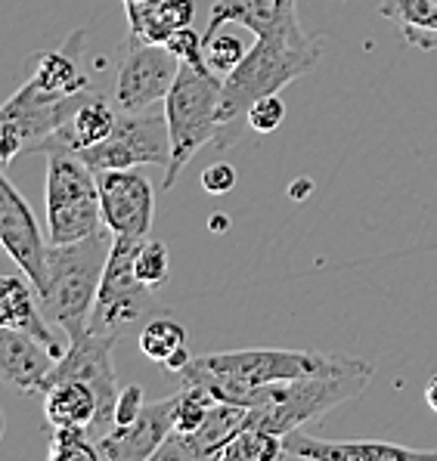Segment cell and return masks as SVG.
Wrapping results in <instances>:
<instances>
[{
    "label": "cell",
    "mask_w": 437,
    "mask_h": 461,
    "mask_svg": "<svg viewBox=\"0 0 437 461\" xmlns=\"http://www.w3.org/2000/svg\"><path fill=\"white\" fill-rule=\"evenodd\" d=\"M50 458L53 461H100V452H96V443L90 439L84 424H62V428H53Z\"/></svg>",
    "instance_id": "cell-27"
},
{
    "label": "cell",
    "mask_w": 437,
    "mask_h": 461,
    "mask_svg": "<svg viewBox=\"0 0 437 461\" xmlns=\"http://www.w3.org/2000/svg\"><path fill=\"white\" fill-rule=\"evenodd\" d=\"M96 412H100V400L94 387L84 381H59L44 390V418L50 428H62V424L90 428L96 421Z\"/></svg>",
    "instance_id": "cell-21"
},
{
    "label": "cell",
    "mask_w": 437,
    "mask_h": 461,
    "mask_svg": "<svg viewBox=\"0 0 437 461\" xmlns=\"http://www.w3.org/2000/svg\"><path fill=\"white\" fill-rule=\"evenodd\" d=\"M354 357L316 350H273V347H251V350H230L196 357L180 372L183 384L205 387L214 400L249 406L251 393L264 384L305 378V375L335 372L354 366Z\"/></svg>",
    "instance_id": "cell-2"
},
{
    "label": "cell",
    "mask_w": 437,
    "mask_h": 461,
    "mask_svg": "<svg viewBox=\"0 0 437 461\" xmlns=\"http://www.w3.org/2000/svg\"><path fill=\"white\" fill-rule=\"evenodd\" d=\"M180 347H187V329L171 316H155L152 322L143 325L140 331V353L152 363H165L171 353H178Z\"/></svg>",
    "instance_id": "cell-25"
},
{
    "label": "cell",
    "mask_w": 437,
    "mask_h": 461,
    "mask_svg": "<svg viewBox=\"0 0 437 461\" xmlns=\"http://www.w3.org/2000/svg\"><path fill=\"white\" fill-rule=\"evenodd\" d=\"M133 273L143 285L150 288H161L168 282V273H171V260H168V248L159 239H143L137 251V260H133Z\"/></svg>",
    "instance_id": "cell-28"
},
{
    "label": "cell",
    "mask_w": 437,
    "mask_h": 461,
    "mask_svg": "<svg viewBox=\"0 0 437 461\" xmlns=\"http://www.w3.org/2000/svg\"><path fill=\"white\" fill-rule=\"evenodd\" d=\"M310 189H314V183H310V180H295L292 189H288V195H292V198H305Z\"/></svg>",
    "instance_id": "cell-37"
},
{
    "label": "cell",
    "mask_w": 437,
    "mask_h": 461,
    "mask_svg": "<svg viewBox=\"0 0 437 461\" xmlns=\"http://www.w3.org/2000/svg\"><path fill=\"white\" fill-rule=\"evenodd\" d=\"M112 242L115 236L103 230L84 242L47 248V288L44 294H38V303L47 322L68 340L81 338L90 329V313H94Z\"/></svg>",
    "instance_id": "cell-4"
},
{
    "label": "cell",
    "mask_w": 437,
    "mask_h": 461,
    "mask_svg": "<svg viewBox=\"0 0 437 461\" xmlns=\"http://www.w3.org/2000/svg\"><path fill=\"white\" fill-rule=\"evenodd\" d=\"M180 59L165 44H150L140 34H128L122 62H118L112 105L118 112H146L155 103H165Z\"/></svg>",
    "instance_id": "cell-11"
},
{
    "label": "cell",
    "mask_w": 437,
    "mask_h": 461,
    "mask_svg": "<svg viewBox=\"0 0 437 461\" xmlns=\"http://www.w3.org/2000/svg\"><path fill=\"white\" fill-rule=\"evenodd\" d=\"M310 458V461H422L437 458V452L428 449H410L400 443H382V439H316L307 437L305 430H292L283 437V458Z\"/></svg>",
    "instance_id": "cell-15"
},
{
    "label": "cell",
    "mask_w": 437,
    "mask_h": 461,
    "mask_svg": "<svg viewBox=\"0 0 437 461\" xmlns=\"http://www.w3.org/2000/svg\"><path fill=\"white\" fill-rule=\"evenodd\" d=\"M161 0H124V10H128V23H131V32H140L146 19L155 13Z\"/></svg>",
    "instance_id": "cell-34"
},
{
    "label": "cell",
    "mask_w": 437,
    "mask_h": 461,
    "mask_svg": "<svg viewBox=\"0 0 437 461\" xmlns=\"http://www.w3.org/2000/svg\"><path fill=\"white\" fill-rule=\"evenodd\" d=\"M189 359H193V357H189V350H187V347H180V350H178V353H171V357H168V359H165V363H161V368H168V372L180 375V372H183V368H187V366H189Z\"/></svg>",
    "instance_id": "cell-35"
},
{
    "label": "cell",
    "mask_w": 437,
    "mask_h": 461,
    "mask_svg": "<svg viewBox=\"0 0 437 461\" xmlns=\"http://www.w3.org/2000/svg\"><path fill=\"white\" fill-rule=\"evenodd\" d=\"M382 16L400 28L415 50H437V0H387Z\"/></svg>",
    "instance_id": "cell-22"
},
{
    "label": "cell",
    "mask_w": 437,
    "mask_h": 461,
    "mask_svg": "<svg viewBox=\"0 0 437 461\" xmlns=\"http://www.w3.org/2000/svg\"><path fill=\"white\" fill-rule=\"evenodd\" d=\"M90 94L94 90H81L72 96H47L25 81L0 105V167L10 165L16 155L34 152V146L50 137L56 127L66 124Z\"/></svg>",
    "instance_id": "cell-9"
},
{
    "label": "cell",
    "mask_w": 437,
    "mask_h": 461,
    "mask_svg": "<svg viewBox=\"0 0 437 461\" xmlns=\"http://www.w3.org/2000/svg\"><path fill=\"white\" fill-rule=\"evenodd\" d=\"M286 118V103L279 94L260 96L258 103H251V109L245 112V122L255 133H273Z\"/></svg>",
    "instance_id": "cell-30"
},
{
    "label": "cell",
    "mask_w": 437,
    "mask_h": 461,
    "mask_svg": "<svg viewBox=\"0 0 437 461\" xmlns=\"http://www.w3.org/2000/svg\"><path fill=\"white\" fill-rule=\"evenodd\" d=\"M202 38H205V34H202ZM245 53H249V47L230 32H214L205 38V62L211 72H217V75H230L232 68L245 59Z\"/></svg>",
    "instance_id": "cell-29"
},
{
    "label": "cell",
    "mask_w": 437,
    "mask_h": 461,
    "mask_svg": "<svg viewBox=\"0 0 437 461\" xmlns=\"http://www.w3.org/2000/svg\"><path fill=\"white\" fill-rule=\"evenodd\" d=\"M283 458V437L260 428H242L221 449L217 461H273Z\"/></svg>",
    "instance_id": "cell-24"
},
{
    "label": "cell",
    "mask_w": 437,
    "mask_h": 461,
    "mask_svg": "<svg viewBox=\"0 0 437 461\" xmlns=\"http://www.w3.org/2000/svg\"><path fill=\"white\" fill-rule=\"evenodd\" d=\"M140 242L143 239L137 236H115V242H112L94 313H90V331L122 338L152 307V288L143 285L133 273Z\"/></svg>",
    "instance_id": "cell-8"
},
{
    "label": "cell",
    "mask_w": 437,
    "mask_h": 461,
    "mask_svg": "<svg viewBox=\"0 0 437 461\" xmlns=\"http://www.w3.org/2000/svg\"><path fill=\"white\" fill-rule=\"evenodd\" d=\"M0 245L6 248L19 269L28 276V282L34 285V292L44 294L47 288V242L41 236V226L34 220V211L28 208L16 186L10 183V176L0 167Z\"/></svg>",
    "instance_id": "cell-12"
},
{
    "label": "cell",
    "mask_w": 437,
    "mask_h": 461,
    "mask_svg": "<svg viewBox=\"0 0 437 461\" xmlns=\"http://www.w3.org/2000/svg\"><path fill=\"white\" fill-rule=\"evenodd\" d=\"M236 167L227 165V161H217V165H208L202 170V189L208 195H227L236 189Z\"/></svg>",
    "instance_id": "cell-32"
},
{
    "label": "cell",
    "mask_w": 437,
    "mask_h": 461,
    "mask_svg": "<svg viewBox=\"0 0 437 461\" xmlns=\"http://www.w3.org/2000/svg\"><path fill=\"white\" fill-rule=\"evenodd\" d=\"M221 90L223 77L208 66L180 62L178 77L165 96L168 137H171V161L165 167L161 189H174L178 176L189 161L211 143H221Z\"/></svg>",
    "instance_id": "cell-5"
},
{
    "label": "cell",
    "mask_w": 437,
    "mask_h": 461,
    "mask_svg": "<svg viewBox=\"0 0 437 461\" xmlns=\"http://www.w3.org/2000/svg\"><path fill=\"white\" fill-rule=\"evenodd\" d=\"M118 338L115 335H100V331H84L81 338H75L68 344V350L56 359L50 375L41 384V393L47 387L59 384V381H84L94 387L96 400H100V412L96 421L87 428V434L94 443L109 434L115 428V402H118V381H115V363H112V350H115Z\"/></svg>",
    "instance_id": "cell-7"
},
{
    "label": "cell",
    "mask_w": 437,
    "mask_h": 461,
    "mask_svg": "<svg viewBox=\"0 0 437 461\" xmlns=\"http://www.w3.org/2000/svg\"><path fill=\"white\" fill-rule=\"evenodd\" d=\"M0 325L10 329H23L28 335H34L56 359L68 350L72 340H59L56 329L47 322V316L41 313L38 292L28 282V276H0Z\"/></svg>",
    "instance_id": "cell-18"
},
{
    "label": "cell",
    "mask_w": 437,
    "mask_h": 461,
    "mask_svg": "<svg viewBox=\"0 0 437 461\" xmlns=\"http://www.w3.org/2000/svg\"><path fill=\"white\" fill-rule=\"evenodd\" d=\"M118 122V109H112L100 94H90L81 105L75 109V115L68 118L62 127H56L47 140H41L34 146V152H84V149L103 143L112 133V127Z\"/></svg>",
    "instance_id": "cell-19"
},
{
    "label": "cell",
    "mask_w": 437,
    "mask_h": 461,
    "mask_svg": "<svg viewBox=\"0 0 437 461\" xmlns=\"http://www.w3.org/2000/svg\"><path fill=\"white\" fill-rule=\"evenodd\" d=\"M146 406V396H143V387H124L122 393H118V402H115V428H124V424H131L133 418L143 412Z\"/></svg>",
    "instance_id": "cell-33"
},
{
    "label": "cell",
    "mask_w": 437,
    "mask_h": 461,
    "mask_svg": "<svg viewBox=\"0 0 437 461\" xmlns=\"http://www.w3.org/2000/svg\"><path fill=\"white\" fill-rule=\"evenodd\" d=\"M255 44L249 47L245 59L223 75L221 90V124L230 127L232 122L245 118L251 103L260 96L279 94L286 84L310 75L323 56V44L310 38L298 19V6L288 0L277 23L255 34Z\"/></svg>",
    "instance_id": "cell-1"
},
{
    "label": "cell",
    "mask_w": 437,
    "mask_h": 461,
    "mask_svg": "<svg viewBox=\"0 0 437 461\" xmlns=\"http://www.w3.org/2000/svg\"><path fill=\"white\" fill-rule=\"evenodd\" d=\"M288 0H217L211 6L205 38L214 32H221L223 25H242L251 34H260L264 28L277 23V16L283 13Z\"/></svg>",
    "instance_id": "cell-23"
},
{
    "label": "cell",
    "mask_w": 437,
    "mask_h": 461,
    "mask_svg": "<svg viewBox=\"0 0 437 461\" xmlns=\"http://www.w3.org/2000/svg\"><path fill=\"white\" fill-rule=\"evenodd\" d=\"M81 53H84V28L68 34V41L59 50L41 53L32 66L28 84L47 96H72L87 87V75L81 72Z\"/></svg>",
    "instance_id": "cell-20"
},
{
    "label": "cell",
    "mask_w": 437,
    "mask_h": 461,
    "mask_svg": "<svg viewBox=\"0 0 437 461\" xmlns=\"http://www.w3.org/2000/svg\"><path fill=\"white\" fill-rule=\"evenodd\" d=\"M96 174L103 170H131L140 165L168 167L171 137L165 112H118V122L103 143L77 152Z\"/></svg>",
    "instance_id": "cell-10"
},
{
    "label": "cell",
    "mask_w": 437,
    "mask_h": 461,
    "mask_svg": "<svg viewBox=\"0 0 437 461\" xmlns=\"http://www.w3.org/2000/svg\"><path fill=\"white\" fill-rule=\"evenodd\" d=\"M56 366V357L34 335L0 325V384L34 393Z\"/></svg>",
    "instance_id": "cell-17"
},
{
    "label": "cell",
    "mask_w": 437,
    "mask_h": 461,
    "mask_svg": "<svg viewBox=\"0 0 437 461\" xmlns=\"http://www.w3.org/2000/svg\"><path fill=\"white\" fill-rule=\"evenodd\" d=\"M249 409L236 406V402H221L217 400L211 406V412L193 434H171L165 443L159 446L155 458L159 461H202V458H217L221 449L230 443L239 430L245 428Z\"/></svg>",
    "instance_id": "cell-16"
},
{
    "label": "cell",
    "mask_w": 437,
    "mask_h": 461,
    "mask_svg": "<svg viewBox=\"0 0 437 461\" xmlns=\"http://www.w3.org/2000/svg\"><path fill=\"white\" fill-rule=\"evenodd\" d=\"M100 183L103 223L112 236L146 239L155 217V189L137 170H103L96 174Z\"/></svg>",
    "instance_id": "cell-13"
},
{
    "label": "cell",
    "mask_w": 437,
    "mask_h": 461,
    "mask_svg": "<svg viewBox=\"0 0 437 461\" xmlns=\"http://www.w3.org/2000/svg\"><path fill=\"white\" fill-rule=\"evenodd\" d=\"M174 409H178V393L159 402H146L143 412L124 428H112L100 443V461H143L155 458L159 446L171 437L174 430Z\"/></svg>",
    "instance_id": "cell-14"
},
{
    "label": "cell",
    "mask_w": 437,
    "mask_h": 461,
    "mask_svg": "<svg viewBox=\"0 0 437 461\" xmlns=\"http://www.w3.org/2000/svg\"><path fill=\"white\" fill-rule=\"evenodd\" d=\"M165 47L178 56L180 62H193V66H208L205 62V38L199 32H193V25L178 28V32L168 34Z\"/></svg>",
    "instance_id": "cell-31"
},
{
    "label": "cell",
    "mask_w": 437,
    "mask_h": 461,
    "mask_svg": "<svg viewBox=\"0 0 437 461\" xmlns=\"http://www.w3.org/2000/svg\"><path fill=\"white\" fill-rule=\"evenodd\" d=\"M372 378V366L357 359L348 368H335V372L305 375V378L277 381V384H264L251 393L249 400V418L245 428L270 430L277 437H286L292 430L305 428L307 421H316L332 409L351 402L360 396Z\"/></svg>",
    "instance_id": "cell-3"
},
{
    "label": "cell",
    "mask_w": 437,
    "mask_h": 461,
    "mask_svg": "<svg viewBox=\"0 0 437 461\" xmlns=\"http://www.w3.org/2000/svg\"><path fill=\"white\" fill-rule=\"evenodd\" d=\"M425 402H428V409H432V412H437V375H432V378H428V384H425Z\"/></svg>",
    "instance_id": "cell-36"
},
{
    "label": "cell",
    "mask_w": 437,
    "mask_h": 461,
    "mask_svg": "<svg viewBox=\"0 0 437 461\" xmlns=\"http://www.w3.org/2000/svg\"><path fill=\"white\" fill-rule=\"evenodd\" d=\"M193 16H196V0H161L152 16L143 23V28L133 34L146 38L150 44H165L171 32L193 25Z\"/></svg>",
    "instance_id": "cell-26"
},
{
    "label": "cell",
    "mask_w": 437,
    "mask_h": 461,
    "mask_svg": "<svg viewBox=\"0 0 437 461\" xmlns=\"http://www.w3.org/2000/svg\"><path fill=\"white\" fill-rule=\"evenodd\" d=\"M47 242L72 245L105 230L96 170L77 152H47Z\"/></svg>",
    "instance_id": "cell-6"
}]
</instances>
